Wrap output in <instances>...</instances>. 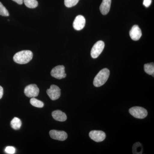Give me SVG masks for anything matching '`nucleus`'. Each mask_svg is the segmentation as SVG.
I'll return each instance as SVG.
<instances>
[{
    "mask_svg": "<svg viewBox=\"0 0 154 154\" xmlns=\"http://www.w3.org/2000/svg\"><path fill=\"white\" fill-rule=\"evenodd\" d=\"M32 51L29 50H23L17 53L14 57V60L16 63L24 64L28 63L33 58Z\"/></svg>",
    "mask_w": 154,
    "mask_h": 154,
    "instance_id": "obj_1",
    "label": "nucleus"
},
{
    "mask_svg": "<svg viewBox=\"0 0 154 154\" xmlns=\"http://www.w3.org/2000/svg\"><path fill=\"white\" fill-rule=\"evenodd\" d=\"M109 75H110V71L107 68L102 69L94 78V86L98 88L103 85L108 80Z\"/></svg>",
    "mask_w": 154,
    "mask_h": 154,
    "instance_id": "obj_2",
    "label": "nucleus"
},
{
    "mask_svg": "<svg viewBox=\"0 0 154 154\" xmlns=\"http://www.w3.org/2000/svg\"><path fill=\"white\" fill-rule=\"evenodd\" d=\"M129 113L136 118L142 119L146 117L148 112L145 108L140 107H131L129 110Z\"/></svg>",
    "mask_w": 154,
    "mask_h": 154,
    "instance_id": "obj_3",
    "label": "nucleus"
},
{
    "mask_svg": "<svg viewBox=\"0 0 154 154\" xmlns=\"http://www.w3.org/2000/svg\"><path fill=\"white\" fill-rule=\"evenodd\" d=\"M105 48V43L102 41L97 42L91 51V56L93 58H96L102 53Z\"/></svg>",
    "mask_w": 154,
    "mask_h": 154,
    "instance_id": "obj_4",
    "label": "nucleus"
},
{
    "mask_svg": "<svg viewBox=\"0 0 154 154\" xmlns=\"http://www.w3.org/2000/svg\"><path fill=\"white\" fill-rule=\"evenodd\" d=\"M51 75L53 77L58 79H61L66 78V74L65 71V67L62 65L55 66L51 72Z\"/></svg>",
    "mask_w": 154,
    "mask_h": 154,
    "instance_id": "obj_5",
    "label": "nucleus"
},
{
    "mask_svg": "<svg viewBox=\"0 0 154 154\" xmlns=\"http://www.w3.org/2000/svg\"><path fill=\"white\" fill-rule=\"evenodd\" d=\"M39 89L35 84H31L25 87L24 93L26 96L29 98H35L39 94Z\"/></svg>",
    "mask_w": 154,
    "mask_h": 154,
    "instance_id": "obj_6",
    "label": "nucleus"
},
{
    "mask_svg": "<svg viewBox=\"0 0 154 154\" xmlns=\"http://www.w3.org/2000/svg\"><path fill=\"white\" fill-rule=\"evenodd\" d=\"M47 94L52 100H57L60 97V89L55 85H51L49 89L47 90Z\"/></svg>",
    "mask_w": 154,
    "mask_h": 154,
    "instance_id": "obj_7",
    "label": "nucleus"
},
{
    "mask_svg": "<svg viewBox=\"0 0 154 154\" xmlns=\"http://www.w3.org/2000/svg\"><path fill=\"white\" fill-rule=\"evenodd\" d=\"M89 136L91 139L96 142H100L105 140L106 134L101 131H92L89 133Z\"/></svg>",
    "mask_w": 154,
    "mask_h": 154,
    "instance_id": "obj_8",
    "label": "nucleus"
},
{
    "mask_svg": "<svg viewBox=\"0 0 154 154\" xmlns=\"http://www.w3.org/2000/svg\"><path fill=\"white\" fill-rule=\"evenodd\" d=\"M50 136L53 139L60 141L65 140L67 138L68 135L64 131L52 130L49 132Z\"/></svg>",
    "mask_w": 154,
    "mask_h": 154,
    "instance_id": "obj_9",
    "label": "nucleus"
},
{
    "mask_svg": "<svg viewBox=\"0 0 154 154\" xmlns=\"http://www.w3.org/2000/svg\"><path fill=\"white\" fill-rule=\"evenodd\" d=\"M86 20L85 17L82 15H79L75 18L73 26L75 30H80L84 28Z\"/></svg>",
    "mask_w": 154,
    "mask_h": 154,
    "instance_id": "obj_10",
    "label": "nucleus"
},
{
    "mask_svg": "<svg viewBox=\"0 0 154 154\" xmlns=\"http://www.w3.org/2000/svg\"><path fill=\"white\" fill-rule=\"evenodd\" d=\"M129 34L132 40L137 41L141 37V30L138 25H134L130 31Z\"/></svg>",
    "mask_w": 154,
    "mask_h": 154,
    "instance_id": "obj_11",
    "label": "nucleus"
},
{
    "mask_svg": "<svg viewBox=\"0 0 154 154\" xmlns=\"http://www.w3.org/2000/svg\"><path fill=\"white\" fill-rule=\"evenodd\" d=\"M111 0H103L100 6V11L102 15H107L110 8Z\"/></svg>",
    "mask_w": 154,
    "mask_h": 154,
    "instance_id": "obj_12",
    "label": "nucleus"
},
{
    "mask_svg": "<svg viewBox=\"0 0 154 154\" xmlns=\"http://www.w3.org/2000/svg\"><path fill=\"white\" fill-rule=\"evenodd\" d=\"M52 116L55 120L58 121L64 122L67 119L66 113L60 110L54 111L52 113Z\"/></svg>",
    "mask_w": 154,
    "mask_h": 154,
    "instance_id": "obj_13",
    "label": "nucleus"
},
{
    "mask_svg": "<svg viewBox=\"0 0 154 154\" xmlns=\"http://www.w3.org/2000/svg\"><path fill=\"white\" fill-rule=\"evenodd\" d=\"M22 121L17 117H14L11 121V126L13 129L18 130L20 129L22 126Z\"/></svg>",
    "mask_w": 154,
    "mask_h": 154,
    "instance_id": "obj_14",
    "label": "nucleus"
},
{
    "mask_svg": "<svg viewBox=\"0 0 154 154\" xmlns=\"http://www.w3.org/2000/svg\"><path fill=\"white\" fill-rule=\"evenodd\" d=\"M145 72L147 74L152 75L154 77V65L153 63H150L145 64L144 66Z\"/></svg>",
    "mask_w": 154,
    "mask_h": 154,
    "instance_id": "obj_15",
    "label": "nucleus"
},
{
    "mask_svg": "<svg viewBox=\"0 0 154 154\" xmlns=\"http://www.w3.org/2000/svg\"><path fill=\"white\" fill-rule=\"evenodd\" d=\"M143 149L142 145L140 143H136L133 146L132 151L133 154H142L143 153Z\"/></svg>",
    "mask_w": 154,
    "mask_h": 154,
    "instance_id": "obj_16",
    "label": "nucleus"
},
{
    "mask_svg": "<svg viewBox=\"0 0 154 154\" xmlns=\"http://www.w3.org/2000/svg\"><path fill=\"white\" fill-rule=\"evenodd\" d=\"M23 2L26 7L29 8H35L38 5V2L36 0H24Z\"/></svg>",
    "mask_w": 154,
    "mask_h": 154,
    "instance_id": "obj_17",
    "label": "nucleus"
},
{
    "mask_svg": "<svg viewBox=\"0 0 154 154\" xmlns=\"http://www.w3.org/2000/svg\"><path fill=\"white\" fill-rule=\"evenodd\" d=\"M30 103L34 107L38 108H42L44 106L43 102L35 98H32L30 99Z\"/></svg>",
    "mask_w": 154,
    "mask_h": 154,
    "instance_id": "obj_18",
    "label": "nucleus"
},
{
    "mask_svg": "<svg viewBox=\"0 0 154 154\" xmlns=\"http://www.w3.org/2000/svg\"><path fill=\"white\" fill-rule=\"evenodd\" d=\"M79 0H64V4L67 8H72L75 6Z\"/></svg>",
    "mask_w": 154,
    "mask_h": 154,
    "instance_id": "obj_19",
    "label": "nucleus"
},
{
    "mask_svg": "<svg viewBox=\"0 0 154 154\" xmlns=\"http://www.w3.org/2000/svg\"><path fill=\"white\" fill-rule=\"evenodd\" d=\"M0 15L3 16V17H8L9 16L8 11L1 2H0Z\"/></svg>",
    "mask_w": 154,
    "mask_h": 154,
    "instance_id": "obj_20",
    "label": "nucleus"
},
{
    "mask_svg": "<svg viewBox=\"0 0 154 154\" xmlns=\"http://www.w3.org/2000/svg\"><path fill=\"white\" fill-rule=\"evenodd\" d=\"M5 151L8 154H14L15 153L16 149L13 146H8L6 148Z\"/></svg>",
    "mask_w": 154,
    "mask_h": 154,
    "instance_id": "obj_21",
    "label": "nucleus"
},
{
    "mask_svg": "<svg viewBox=\"0 0 154 154\" xmlns=\"http://www.w3.org/2000/svg\"><path fill=\"white\" fill-rule=\"evenodd\" d=\"M152 0H143V5L146 8H148L151 4Z\"/></svg>",
    "mask_w": 154,
    "mask_h": 154,
    "instance_id": "obj_22",
    "label": "nucleus"
},
{
    "mask_svg": "<svg viewBox=\"0 0 154 154\" xmlns=\"http://www.w3.org/2000/svg\"><path fill=\"white\" fill-rule=\"evenodd\" d=\"M3 94H4V90H3V88L2 86H0V99H1L2 98Z\"/></svg>",
    "mask_w": 154,
    "mask_h": 154,
    "instance_id": "obj_23",
    "label": "nucleus"
},
{
    "mask_svg": "<svg viewBox=\"0 0 154 154\" xmlns=\"http://www.w3.org/2000/svg\"><path fill=\"white\" fill-rule=\"evenodd\" d=\"M13 1L16 2L19 5H22L23 3V0H13Z\"/></svg>",
    "mask_w": 154,
    "mask_h": 154,
    "instance_id": "obj_24",
    "label": "nucleus"
}]
</instances>
